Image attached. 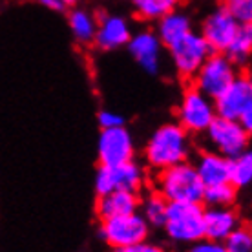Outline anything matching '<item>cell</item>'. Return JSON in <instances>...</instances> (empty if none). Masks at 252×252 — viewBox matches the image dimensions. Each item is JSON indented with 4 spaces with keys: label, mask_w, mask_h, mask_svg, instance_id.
I'll use <instances>...</instances> for the list:
<instances>
[{
    "label": "cell",
    "mask_w": 252,
    "mask_h": 252,
    "mask_svg": "<svg viewBox=\"0 0 252 252\" xmlns=\"http://www.w3.org/2000/svg\"><path fill=\"white\" fill-rule=\"evenodd\" d=\"M143 156L146 164L158 172L185 163L190 158V133L177 123L161 125L148 137Z\"/></svg>",
    "instance_id": "1"
},
{
    "label": "cell",
    "mask_w": 252,
    "mask_h": 252,
    "mask_svg": "<svg viewBox=\"0 0 252 252\" xmlns=\"http://www.w3.org/2000/svg\"><path fill=\"white\" fill-rule=\"evenodd\" d=\"M156 192L161 194L168 203H199L203 205L205 185L195 172L194 164H174L170 168L159 170L156 177Z\"/></svg>",
    "instance_id": "2"
},
{
    "label": "cell",
    "mask_w": 252,
    "mask_h": 252,
    "mask_svg": "<svg viewBox=\"0 0 252 252\" xmlns=\"http://www.w3.org/2000/svg\"><path fill=\"white\" fill-rule=\"evenodd\" d=\"M203 210L199 203H168L163 228L166 236L176 243L190 245L205 238Z\"/></svg>",
    "instance_id": "3"
},
{
    "label": "cell",
    "mask_w": 252,
    "mask_h": 252,
    "mask_svg": "<svg viewBox=\"0 0 252 252\" xmlns=\"http://www.w3.org/2000/svg\"><path fill=\"white\" fill-rule=\"evenodd\" d=\"M216 108L214 101L201 94L197 88L189 86L181 95L177 106V125L187 133H205L208 125L214 121Z\"/></svg>",
    "instance_id": "4"
},
{
    "label": "cell",
    "mask_w": 252,
    "mask_h": 252,
    "mask_svg": "<svg viewBox=\"0 0 252 252\" xmlns=\"http://www.w3.org/2000/svg\"><path fill=\"white\" fill-rule=\"evenodd\" d=\"M238 77V66L225 53H212L192 79V86L214 101Z\"/></svg>",
    "instance_id": "5"
},
{
    "label": "cell",
    "mask_w": 252,
    "mask_h": 252,
    "mask_svg": "<svg viewBox=\"0 0 252 252\" xmlns=\"http://www.w3.org/2000/svg\"><path fill=\"white\" fill-rule=\"evenodd\" d=\"M99 232L102 241L115 251V249H126V247L137 245L141 241H146L150 227L139 212H132V214L102 220Z\"/></svg>",
    "instance_id": "6"
},
{
    "label": "cell",
    "mask_w": 252,
    "mask_h": 252,
    "mask_svg": "<svg viewBox=\"0 0 252 252\" xmlns=\"http://www.w3.org/2000/svg\"><path fill=\"white\" fill-rule=\"evenodd\" d=\"M205 137L212 152H218L227 159H234L249 150L251 132H247L238 121L223 119L216 115L214 121L205 130Z\"/></svg>",
    "instance_id": "7"
},
{
    "label": "cell",
    "mask_w": 252,
    "mask_h": 252,
    "mask_svg": "<svg viewBox=\"0 0 252 252\" xmlns=\"http://www.w3.org/2000/svg\"><path fill=\"white\" fill-rule=\"evenodd\" d=\"M166 50L170 51L172 64H174L177 75L187 81H192L197 69L201 68V64L212 55V50L207 44V40L201 37V33L194 32V30Z\"/></svg>",
    "instance_id": "8"
},
{
    "label": "cell",
    "mask_w": 252,
    "mask_h": 252,
    "mask_svg": "<svg viewBox=\"0 0 252 252\" xmlns=\"http://www.w3.org/2000/svg\"><path fill=\"white\" fill-rule=\"evenodd\" d=\"M145 185V170L143 166L135 161L114 164V166H104L101 164L95 172V192L97 195H104L115 190H125V192H135Z\"/></svg>",
    "instance_id": "9"
},
{
    "label": "cell",
    "mask_w": 252,
    "mask_h": 252,
    "mask_svg": "<svg viewBox=\"0 0 252 252\" xmlns=\"http://www.w3.org/2000/svg\"><path fill=\"white\" fill-rule=\"evenodd\" d=\"M133 156H135L133 137L125 126L102 130L97 143L99 163L104 166H114V164L133 161Z\"/></svg>",
    "instance_id": "10"
},
{
    "label": "cell",
    "mask_w": 252,
    "mask_h": 252,
    "mask_svg": "<svg viewBox=\"0 0 252 252\" xmlns=\"http://www.w3.org/2000/svg\"><path fill=\"white\" fill-rule=\"evenodd\" d=\"M240 26V22L221 6L218 9H214L207 19L203 20L201 37L207 40V44L210 46L212 53H225L228 44L236 37Z\"/></svg>",
    "instance_id": "11"
},
{
    "label": "cell",
    "mask_w": 252,
    "mask_h": 252,
    "mask_svg": "<svg viewBox=\"0 0 252 252\" xmlns=\"http://www.w3.org/2000/svg\"><path fill=\"white\" fill-rule=\"evenodd\" d=\"M249 104H252V79L247 73H238L228 88L214 99L216 115L230 121H238Z\"/></svg>",
    "instance_id": "12"
},
{
    "label": "cell",
    "mask_w": 252,
    "mask_h": 252,
    "mask_svg": "<svg viewBox=\"0 0 252 252\" xmlns=\"http://www.w3.org/2000/svg\"><path fill=\"white\" fill-rule=\"evenodd\" d=\"M133 61L145 69L146 73L156 75L161 71V61H163V44L158 35L150 30L132 33V37L126 44Z\"/></svg>",
    "instance_id": "13"
},
{
    "label": "cell",
    "mask_w": 252,
    "mask_h": 252,
    "mask_svg": "<svg viewBox=\"0 0 252 252\" xmlns=\"http://www.w3.org/2000/svg\"><path fill=\"white\" fill-rule=\"evenodd\" d=\"M130 37H132V30H130V24H128V20L125 17H121V15H104L97 22V32H95L94 42L101 50L114 51L128 44Z\"/></svg>",
    "instance_id": "14"
},
{
    "label": "cell",
    "mask_w": 252,
    "mask_h": 252,
    "mask_svg": "<svg viewBox=\"0 0 252 252\" xmlns=\"http://www.w3.org/2000/svg\"><path fill=\"white\" fill-rule=\"evenodd\" d=\"M192 164L205 187L230 183V159L218 152H201L195 159V163Z\"/></svg>",
    "instance_id": "15"
},
{
    "label": "cell",
    "mask_w": 252,
    "mask_h": 252,
    "mask_svg": "<svg viewBox=\"0 0 252 252\" xmlns=\"http://www.w3.org/2000/svg\"><path fill=\"white\" fill-rule=\"evenodd\" d=\"M205 238L225 241L228 234L240 225V216L232 207H207L203 210Z\"/></svg>",
    "instance_id": "16"
},
{
    "label": "cell",
    "mask_w": 252,
    "mask_h": 252,
    "mask_svg": "<svg viewBox=\"0 0 252 252\" xmlns=\"http://www.w3.org/2000/svg\"><path fill=\"white\" fill-rule=\"evenodd\" d=\"M139 197L135 192H125V190H115L110 194L99 195L97 201V214L101 220L115 218V216H125L137 212Z\"/></svg>",
    "instance_id": "17"
},
{
    "label": "cell",
    "mask_w": 252,
    "mask_h": 252,
    "mask_svg": "<svg viewBox=\"0 0 252 252\" xmlns=\"http://www.w3.org/2000/svg\"><path fill=\"white\" fill-rule=\"evenodd\" d=\"M158 26H156V35L161 40L163 48H170L174 42H177L179 38H183L187 33L192 32V22L190 19L185 15V13L174 11L166 13L164 17H161L159 20H156Z\"/></svg>",
    "instance_id": "18"
},
{
    "label": "cell",
    "mask_w": 252,
    "mask_h": 252,
    "mask_svg": "<svg viewBox=\"0 0 252 252\" xmlns=\"http://www.w3.org/2000/svg\"><path fill=\"white\" fill-rule=\"evenodd\" d=\"M139 207H141V216L145 218L148 227L163 228L166 208H168V201L163 195L154 190L150 194H146L143 199H139Z\"/></svg>",
    "instance_id": "19"
},
{
    "label": "cell",
    "mask_w": 252,
    "mask_h": 252,
    "mask_svg": "<svg viewBox=\"0 0 252 252\" xmlns=\"http://www.w3.org/2000/svg\"><path fill=\"white\" fill-rule=\"evenodd\" d=\"M251 53H252V26L241 24L238 33H236V37L232 38V42L225 50V55L236 66H243V64L249 63Z\"/></svg>",
    "instance_id": "20"
},
{
    "label": "cell",
    "mask_w": 252,
    "mask_h": 252,
    "mask_svg": "<svg viewBox=\"0 0 252 252\" xmlns=\"http://www.w3.org/2000/svg\"><path fill=\"white\" fill-rule=\"evenodd\" d=\"M68 20L77 42H81V44L94 42L95 32H97V20L92 13L84 11V9H73L69 13Z\"/></svg>",
    "instance_id": "21"
},
{
    "label": "cell",
    "mask_w": 252,
    "mask_h": 252,
    "mask_svg": "<svg viewBox=\"0 0 252 252\" xmlns=\"http://www.w3.org/2000/svg\"><path fill=\"white\" fill-rule=\"evenodd\" d=\"M230 183L238 190L247 189L252 183V152L245 150L243 154L230 159Z\"/></svg>",
    "instance_id": "22"
},
{
    "label": "cell",
    "mask_w": 252,
    "mask_h": 252,
    "mask_svg": "<svg viewBox=\"0 0 252 252\" xmlns=\"http://www.w3.org/2000/svg\"><path fill=\"white\" fill-rule=\"evenodd\" d=\"M135 13L145 20H159L166 13L174 11L179 0H132Z\"/></svg>",
    "instance_id": "23"
},
{
    "label": "cell",
    "mask_w": 252,
    "mask_h": 252,
    "mask_svg": "<svg viewBox=\"0 0 252 252\" xmlns=\"http://www.w3.org/2000/svg\"><path fill=\"white\" fill-rule=\"evenodd\" d=\"M238 197V189L232 183H221L214 187H205L203 203L207 207H232Z\"/></svg>",
    "instance_id": "24"
},
{
    "label": "cell",
    "mask_w": 252,
    "mask_h": 252,
    "mask_svg": "<svg viewBox=\"0 0 252 252\" xmlns=\"http://www.w3.org/2000/svg\"><path fill=\"white\" fill-rule=\"evenodd\" d=\"M223 245L227 252H252V232L245 225H238L232 232L228 234Z\"/></svg>",
    "instance_id": "25"
},
{
    "label": "cell",
    "mask_w": 252,
    "mask_h": 252,
    "mask_svg": "<svg viewBox=\"0 0 252 252\" xmlns=\"http://www.w3.org/2000/svg\"><path fill=\"white\" fill-rule=\"evenodd\" d=\"M223 7L240 24H251L252 22V0H225Z\"/></svg>",
    "instance_id": "26"
},
{
    "label": "cell",
    "mask_w": 252,
    "mask_h": 252,
    "mask_svg": "<svg viewBox=\"0 0 252 252\" xmlns=\"http://www.w3.org/2000/svg\"><path fill=\"white\" fill-rule=\"evenodd\" d=\"M189 252H227L223 241H214L208 238H201V240L190 243Z\"/></svg>",
    "instance_id": "27"
},
{
    "label": "cell",
    "mask_w": 252,
    "mask_h": 252,
    "mask_svg": "<svg viewBox=\"0 0 252 252\" xmlns=\"http://www.w3.org/2000/svg\"><path fill=\"white\" fill-rule=\"evenodd\" d=\"M97 121H99V125H101L102 130L125 126V117L121 114H117V112H114V110H102V112H99Z\"/></svg>",
    "instance_id": "28"
},
{
    "label": "cell",
    "mask_w": 252,
    "mask_h": 252,
    "mask_svg": "<svg viewBox=\"0 0 252 252\" xmlns=\"http://www.w3.org/2000/svg\"><path fill=\"white\" fill-rule=\"evenodd\" d=\"M114 252H170V251H166V249L156 245V243L141 241V243H137V245L126 247V249H115Z\"/></svg>",
    "instance_id": "29"
},
{
    "label": "cell",
    "mask_w": 252,
    "mask_h": 252,
    "mask_svg": "<svg viewBox=\"0 0 252 252\" xmlns=\"http://www.w3.org/2000/svg\"><path fill=\"white\" fill-rule=\"evenodd\" d=\"M40 6H44L46 9H51V11H64L66 7L61 0H38Z\"/></svg>",
    "instance_id": "30"
},
{
    "label": "cell",
    "mask_w": 252,
    "mask_h": 252,
    "mask_svg": "<svg viewBox=\"0 0 252 252\" xmlns=\"http://www.w3.org/2000/svg\"><path fill=\"white\" fill-rule=\"evenodd\" d=\"M64 4V7H71V6H75L77 4V0H61Z\"/></svg>",
    "instance_id": "31"
}]
</instances>
